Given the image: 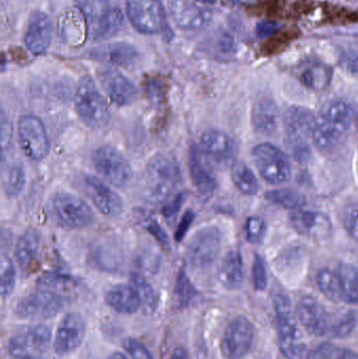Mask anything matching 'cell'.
<instances>
[{
	"mask_svg": "<svg viewBox=\"0 0 358 359\" xmlns=\"http://www.w3.org/2000/svg\"><path fill=\"white\" fill-rule=\"evenodd\" d=\"M354 118L352 107L344 101H332L326 105L313 130L312 141L315 147L322 153L338 147L350 130Z\"/></svg>",
	"mask_w": 358,
	"mask_h": 359,
	"instance_id": "cell-1",
	"label": "cell"
},
{
	"mask_svg": "<svg viewBox=\"0 0 358 359\" xmlns=\"http://www.w3.org/2000/svg\"><path fill=\"white\" fill-rule=\"evenodd\" d=\"M181 172L174 158L156 155L145 168L142 177V194L153 204L165 202L178 187Z\"/></svg>",
	"mask_w": 358,
	"mask_h": 359,
	"instance_id": "cell-2",
	"label": "cell"
},
{
	"mask_svg": "<svg viewBox=\"0 0 358 359\" xmlns=\"http://www.w3.org/2000/svg\"><path fill=\"white\" fill-rule=\"evenodd\" d=\"M75 109L81 121L94 130L105 128L111 121V114L101 93L92 78L80 79L75 95Z\"/></svg>",
	"mask_w": 358,
	"mask_h": 359,
	"instance_id": "cell-3",
	"label": "cell"
},
{
	"mask_svg": "<svg viewBox=\"0 0 358 359\" xmlns=\"http://www.w3.org/2000/svg\"><path fill=\"white\" fill-rule=\"evenodd\" d=\"M48 213L55 224L67 229H81L94 221L90 207L69 192L53 194L48 202Z\"/></svg>",
	"mask_w": 358,
	"mask_h": 359,
	"instance_id": "cell-4",
	"label": "cell"
},
{
	"mask_svg": "<svg viewBox=\"0 0 358 359\" xmlns=\"http://www.w3.org/2000/svg\"><path fill=\"white\" fill-rule=\"evenodd\" d=\"M76 4L85 17L95 40L107 39L123 27V14L113 8L109 0H76Z\"/></svg>",
	"mask_w": 358,
	"mask_h": 359,
	"instance_id": "cell-5",
	"label": "cell"
},
{
	"mask_svg": "<svg viewBox=\"0 0 358 359\" xmlns=\"http://www.w3.org/2000/svg\"><path fill=\"white\" fill-rule=\"evenodd\" d=\"M280 349L287 359H302L305 353L304 341L298 328L291 302L284 294L273 297Z\"/></svg>",
	"mask_w": 358,
	"mask_h": 359,
	"instance_id": "cell-6",
	"label": "cell"
},
{
	"mask_svg": "<svg viewBox=\"0 0 358 359\" xmlns=\"http://www.w3.org/2000/svg\"><path fill=\"white\" fill-rule=\"evenodd\" d=\"M252 158L261 177L271 185H281L291 178V164L287 156L271 143H261L252 151Z\"/></svg>",
	"mask_w": 358,
	"mask_h": 359,
	"instance_id": "cell-7",
	"label": "cell"
},
{
	"mask_svg": "<svg viewBox=\"0 0 358 359\" xmlns=\"http://www.w3.org/2000/svg\"><path fill=\"white\" fill-rule=\"evenodd\" d=\"M52 332L44 325L25 326L17 330L8 341V353L12 358H40L48 352Z\"/></svg>",
	"mask_w": 358,
	"mask_h": 359,
	"instance_id": "cell-8",
	"label": "cell"
},
{
	"mask_svg": "<svg viewBox=\"0 0 358 359\" xmlns=\"http://www.w3.org/2000/svg\"><path fill=\"white\" fill-rule=\"evenodd\" d=\"M92 162L97 174L115 187H125L132 181V166L115 147H99L95 151Z\"/></svg>",
	"mask_w": 358,
	"mask_h": 359,
	"instance_id": "cell-9",
	"label": "cell"
},
{
	"mask_svg": "<svg viewBox=\"0 0 358 359\" xmlns=\"http://www.w3.org/2000/svg\"><path fill=\"white\" fill-rule=\"evenodd\" d=\"M317 118L310 109L303 107H291L284 114L283 123L286 140L296 154L306 153L307 141L312 139Z\"/></svg>",
	"mask_w": 358,
	"mask_h": 359,
	"instance_id": "cell-10",
	"label": "cell"
},
{
	"mask_svg": "<svg viewBox=\"0 0 358 359\" xmlns=\"http://www.w3.org/2000/svg\"><path fill=\"white\" fill-rule=\"evenodd\" d=\"M65 299L46 289H38L19 301L15 313L27 320H48L56 316L64 305Z\"/></svg>",
	"mask_w": 358,
	"mask_h": 359,
	"instance_id": "cell-11",
	"label": "cell"
},
{
	"mask_svg": "<svg viewBox=\"0 0 358 359\" xmlns=\"http://www.w3.org/2000/svg\"><path fill=\"white\" fill-rule=\"evenodd\" d=\"M18 137L23 153L34 161L48 157L50 144L43 122L34 115H25L19 119Z\"/></svg>",
	"mask_w": 358,
	"mask_h": 359,
	"instance_id": "cell-12",
	"label": "cell"
},
{
	"mask_svg": "<svg viewBox=\"0 0 358 359\" xmlns=\"http://www.w3.org/2000/svg\"><path fill=\"white\" fill-rule=\"evenodd\" d=\"M222 246V233L216 226L201 228L187 245V259L195 268H206L216 261Z\"/></svg>",
	"mask_w": 358,
	"mask_h": 359,
	"instance_id": "cell-13",
	"label": "cell"
},
{
	"mask_svg": "<svg viewBox=\"0 0 358 359\" xmlns=\"http://www.w3.org/2000/svg\"><path fill=\"white\" fill-rule=\"evenodd\" d=\"M126 12L134 27L144 34H157L166 25V12L160 0H128Z\"/></svg>",
	"mask_w": 358,
	"mask_h": 359,
	"instance_id": "cell-14",
	"label": "cell"
},
{
	"mask_svg": "<svg viewBox=\"0 0 358 359\" xmlns=\"http://www.w3.org/2000/svg\"><path fill=\"white\" fill-rule=\"evenodd\" d=\"M254 339V329L245 316H237L223 335L221 350L227 359H240L245 356L252 348Z\"/></svg>",
	"mask_w": 358,
	"mask_h": 359,
	"instance_id": "cell-15",
	"label": "cell"
},
{
	"mask_svg": "<svg viewBox=\"0 0 358 359\" xmlns=\"http://www.w3.org/2000/svg\"><path fill=\"white\" fill-rule=\"evenodd\" d=\"M82 183L84 192L99 212L107 217H117L123 212L124 204L121 196L109 188L102 180L85 176Z\"/></svg>",
	"mask_w": 358,
	"mask_h": 359,
	"instance_id": "cell-16",
	"label": "cell"
},
{
	"mask_svg": "<svg viewBox=\"0 0 358 359\" xmlns=\"http://www.w3.org/2000/svg\"><path fill=\"white\" fill-rule=\"evenodd\" d=\"M86 332L83 316L77 312L67 313L61 320L55 335L54 350L58 355H67L79 348Z\"/></svg>",
	"mask_w": 358,
	"mask_h": 359,
	"instance_id": "cell-17",
	"label": "cell"
},
{
	"mask_svg": "<svg viewBox=\"0 0 358 359\" xmlns=\"http://www.w3.org/2000/svg\"><path fill=\"white\" fill-rule=\"evenodd\" d=\"M296 314L301 324L310 334L324 337L331 328V318L325 308L311 297H305L298 302Z\"/></svg>",
	"mask_w": 358,
	"mask_h": 359,
	"instance_id": "cell-18",
	"label": "cell"
},
{
	"mask_svg": "<svg viewBox=\"0 0 358 359\" xmlns=\"http://www.w3.org/2000/svg\"><path fill=\"white\" fill-rule=\"evenodd\" d=\"M101 86L106 93L111 102L118 107L132 104L137 97L138 90L128 78L115 69H105L99 74Z\"/></svg>",
	"mask_w": 358,
	"mask_h": 359,
	"instance_id": "cell-19",
	"label": "cell"
},
{
	"mask_svg": "<svg viewBox=\"0 0 358 359\" xmlns=\"http://www.w3.org/2000/svg\"><path fill=\"white\" fill-rule=\"evenodd\" d=\"M294 229L303 236L323 238L331 232L332 224L323 212L311 210H296L290 215Z\"/></svg>",
	"mask_w": 358,
	"mask_h": 359,
	"instance_id": "cell-20",
	"label": "cell"
},
{
	"mask_svg": "<svg viewBox=\"0 0 358 359\" xmlns=\"http://www.w3.org/2000/svg\"><path fill=\"white\" fill-rule=\"evenodd\" d=\"M50 33L52 31L48 16L42 12L33 13L25 32V46L33 54H44L50 46Z\"/></svg>",
	"mask_w": 358,
	"mask_h": 359,
	"instance_id": "cell-21",
	"label": "cell"
},
{
	"mask_svg": "<svg viewBox=\"0 0 358 359\" xmlns=\"http://www.w3.org/2000/svg\"><path fill=\"white\" fill-rule=\"evenodd\" d=\"M252 121L254 130L259 134L263 136L275 134L280 121V111L277 103L269 97L259 99L252 109Z\"/></svg>",
	"mask_w": 358,
	"mask_h": 359,
	"instance_id": "cell-22",
	"label": "cell"
},
{
	"mask_svg": "<svg viewBox=\"0 0 358 359\" xmlns=\"http://www.w3.org/2000/svg\"><path fill=\"white\" fill-rule=\"evenodd\" d=\"M170 13L178 27L184 29H201L209 19L205 11L189 0H172Z\"/></svg>",
	"mask_w": 358,
	"mask_h": 359,
	"instance_id": "cell-23",
	"label": "cell"
},
{
	"mask_svg": "<svg viewBox=\"0 0 358 359\" xmlns=\"http://www.w3.org/2000/svg\"><path fill=\"white\" fill-rule=\"evenodd\" d=\"M92 57L109 65L130 67L134 65L138 59V52L130 44L117 42L94 48L92 50Z\"/></svg>",
	"mask_w": 358,
	"mask_h": 359,
	"instance_id": "cell-24",
	"label": "cell"
},
{
	"mask_svg": "<svg viewBox=\"0 0 358 359\" xmlns=\"http://www.w3.org/2000/svg\"><path fill=\"white\" fill-rule=\"evenodd\" d=\"M85 17L79 8H69L65 11L58 20V29L61 36L67 43L80 46L86 37Z\"/></svg>",
	"mask_w": 358,
	"mask_h": 359,
	"instance_id": "cell-25",
	"label": "cell"
},
{
	"mask_svg": "<svg viewBox=\"0 0 358 359\" xmlns=\"http://www.w3.org/2000/svg\"><path fill=\"white\" fill-rule=\"evenodd\" d=\"M189 174L193 186L201 196H210L216 188V180L202 161L201 151L193 145L189 153Z\"/></svg>",
	"mask_w": 358,
	"mask_h": 359,
	"instance_id": "cell-26",
	"label": "cell"
},
{
	"mask_svg": "<svg viewBox=\"0 0 358 359\" xmlns=\"http://www.w3.org/2000/svg\"><path fill=\"white\" fill-rule=\"evenodd\" d=\"M106 303L120 314H134L141 308V299L132 285H117L106 294Z\"/></svg>",
	"mask_w": 358,
	"mask_h": 359,
	"instance_id": "cell-27",
	"label": "cell"
},
{
	"mask_svg": "<svg viewBox=\"0 0 358 359\" xmlns=\"http://www.w3.org/2000/svg\"><path fill=\"white\" fill-rule=\"evenodd\" d=\"M333 69L325 63L307 62L298 71V80L305 88L313 90H324L330 86Z\"/></svg>",
	"mask_w": 358,
	"mask_h": 359,
	"instance_id": "cell-28",
	"label": "cell"
},
{
	"mask_svg": "<svg viewBox=\"0 0 358 359\" xmlns=\"http://www.w3.org/2000/svg\"><path fill=\"white\" fill-rule=\"evenodd\" d=\"M219 280L225 288L230 290L241 287L244 280V263L239 251L233 250L227 253L221 265Z\"/></svg>",
	"mask_w": 358,
	"mask_h": 359,
	"instance_id": "cell-29",
	"label": "cell"
},
{
	"mask_svg": "<svg viewBox=\"0 0 358 359\" xmlns=\"http://www.w3.org/2000/svg\"><path fill=\"white\" fill-rule=\"evenodd\" d=\"M40 246V234L35 228L25 230L17 241L15 257L21 269H27L37 255Z\"/></svg>",
	"mask_w": 358,
	"mask_h": 359,
	"instance_id": "cell-30",
	"label": "cell"
},
{
	"mask_svg": "<svg viewBox=\"0 0 358 359\" xmlns=\"http://www.w3.org/2000/svg\"><path fill=\"white\" fill-rule=\"evenodd\" d=\"M201 153L206 154L214 159L228 157L231 151V140L225 133L219 130H208L204 132L200 140Z\"/></svg>",
	"mask_w": 358,
	"mask_h": 359,
	"instance_id": "cell-31",
	"label": "cell"
},
{
	"mask_svg": "<svg viewBox=\"0 0 358 359\" xmlns=\"http://www.w3.org/2000/svg\"><path fill=\"white\" fill-rule=\"evenodd\" d=\"M338 276L342 287L343 302L358 304V268L352 264L338 266Z\"/></svg>",
	"mask_w": 358,
	"mask_h": 359,
	"instance_id": "cell-32",
	"label": "cell"
},
{
	"mask_svg": "<svg viewBox=\"0 0 358 359\" xmlns=\"http://www.w3.org/2000/svg\"><path fill=\"white\" fill-rule=\"evenodd\" d=\"M231 179L235 187L245 196H254L260 189L256 175L244 162H235L233 164L231 168Z\"/></svg>",
	"mask_w": 358,
	"mask_h": 359,
	"instance_id": "cell-33",
	"label": "cell"
},
{
	"mask_svg": "<svg viewBox=\"0 0 358 359\" xmlns=\"http://www.w3.org/2000/svg\"><path fill=\"white\" fill-rule=\"evenodd\" d=\"M27 182L25 168L20 162H12L8 164L2 176V186L8 198L18 196L22 192Z\"/></svg>",
	"mask_w": 358,
	"mask_h": 359,
	"instance_id": "cell-34",
	"label": "cell"
},
{
	"mask_svg": "<svg viewBox=\"0 0 358 359\" xmlns=\"http://www.w3.org/2000/svg\"><path fill=\"white\" fill-rule=\"evenodd\" d=\"M39 288L46 289L67 301L69 295L76 290V282L69 276L60 273H48L40 278Z\"/></svg>",
	"mask_w": 358,
	"mask_h": 359,
	"instance_id": "cell-35",
	"label": "cell"
},
{
	"mask_svg": "<svg viewBox=\"0 0 358 359\" xmlns=\"http://www.w3.org/2000/svg\"><path fill=\"white\" fill-rule=\"evenodd\" d=\"M265 198L268 202L289 210H300L306 204L304 194L290 188L269 190Z\"/></svg>",
	"mask_w": 358,
	"mask_h": 359,
	"instance_id": "cell-36",
	"label": "cell"
},
{
	"mask_svg": "<svg viewBox=\"0 0 358 359\" xmlns=\"http://www.w3.org/2000/svg\"><path fill=\"white\" fill-rule=\"evenodd\" d=\"M130 284L138 292L143 312L147 316H151L158 307V297L155 289L147 282L144 276L139 273L132 274Z\"/></svg>",
	"mask_w": 358,
	"mask_h": 359,
	"instance_id": "cell-37",
	"label": "cell"
},
{
	"mask_svg": "<svg viewBox=\"0 0 358 359\" xmlns=\"http://www.w3.org/2000/svg\"><path fill=\"white\" fill-rule=\"evenodd\" d=\"M317 284L321 292L332 302L343 301L342 287L338 272L327 268L319 270L317 276Z\"/></svg>",
	"mask_w": 358,
	"mask_h": 359,
	"instance_id": "cell-38",
	"label": "cell"
},
{
	"mask_svg": "<svg viewBox=\"0 0 358 359\" xmlns=\"http://www.w3.org/2000/svg\"><path fill=\"white\" fill-rule=\"evenodd\" d=\"M307 359H358V354L352 350L325 343L312 350Z\"/></svg>",
	"mask_w": 358,
	"mask_h": 359,
	"instance_id": "cell-39",
	"label": "cell"
},
{
	"mask_svg": "<svg viewBox=\"0 0 358 359\" xmlns=\"http://www.w3.org/2000/svg\"><path fill=\"white\" fill-rule=\"evenodd\" d=\"M16 284V269L14 263L6 255L0 259V293L1 297H10Z\"/></svg>",
	"mask_w": 358,
	"mask_h": 359,
	"instance_id": "cell-40",
	"label": "cell"
},
{
	"mask_svg": "<svg viewBox=\"0 0 358 359\" xmlns=\"http://www.w3.org/2000/svg\"><path fill=\"white\" fill-rule=\"evenodd\" d=\"M338 63L346 73L358 78V42H350L343 46Z\"/></svg>",
	"mask_w": 358,
	"mask_h": 359,
	"instance_id": "cell-41",
	"label": "cell"
},
{
	"mask_svg": "<svg viewBox=\"0 0 358 359\" xmlns=\"http://www.w3.org/2000/svg\"><path fill=\"white\" fill-rule=\"evenodd\" d=\"M174 293H176L177 301L181 307H186L197 294L195 287L191 284V280L185 273L184 270H181L179 272Z\"/></svg>",
	"mask_w": 358,
	"mask_h": 359,
	"instance_id": "cell-42",
	"label": "cell"
},
{
	"mask_svg": "<svg viewBox=\"0 0 358 359\" xmlns=\"http://www.w3.org/2000/svg\"><path fill=\"white\" fill-rule=\"evenodd\" d=\"M357 324V318L355 316V314H344L338 320H334L332 323L329 334H331V337H338V339L347 337V335L350 334L354 330Z\"/></svg>",
	"mask_w": 358,
	"mask_h": 359,
	"instance_id": "cell-43",
	"label": "cell"
},
{
	"mask_svg": "<svg viewBox=\"0 0 358 359\" xmlns=\"http://www.w3.org/2000/svg\"><path fill=\"white\" fill-rule=\"evenodd\" d=\"M266 229V223L262 217H248L246 222V238L252 244H259L264 238Z\"/></svg>",
	"mask_w": 358,
	"mask_h": 359,
	"instance_id": "cell-44",
	"label": "cell"
},
{
	"mask_svg": "<svg viewBox=\"0 0 358 359\" xmlns=\"http://www.w3.org/2000/svg\"><path fill=\"white\" fill-rule=\"evenodd\" d=\"M342 221L351 238L358 241V201L345 207L342 213Z\"/></svg>",
	"mask_w": 358,
	"mask_h": 359,
	"instance_id": "cell-45",
	"label": "cell"
},
{
	"mask_svg": "<svg viewBox=\"0 0 358 359\" xmlns=\"http://www.w3.org/2000/svg\"><path fill=\"white\" fill-rule=\"evenodd\" d=\"M252 280L254 288L258 291H263L267 286V272L264 261L259 255H254V265H252Z\"/></svg>",
	"mask_w": 358,
	"mask_h": 359,
	"instance_id": "cell-46",
	"label": "cell"
},
{
	"mask_svg": "<svg viewBox=\"0 0 358 359\" xmlns=\"http://www.w3.org/2000/svg\"><path fill=\"white\" fill-rule=\"evenodd\" d=\"M123 348L132 359H153L146 346L138 339H130V337L124 339Z\"/></svg>",
	"mask_w": 358,
	"mask_h": 359,
	"instance_id": "cell-47",
	"label": "cell"
},
{
	"mask_svg": "<svg viewBox=\"0 0 358 359\" xmlns=\"http://www.w3.org/2000/svg\"><path fill=\"white\" fill-rule=\"evenodd\" d=\"M146 229L164 249H170V238H168L166 232L164 231L163 228L155 219H151V221L149 222V224L146 225Z\"/></svg>",
	"mask_w": 358,
	"mask_h": 359,
	"instance_id": "cell-48",
	"label": "cell"
},
{
	"mask_svg": "<svg viewBox=\"0 0 358 359\" xmlns=\"http://www.w3.org/2000/svg\"><path fill=\"white\" fill-rule=\"evenodd\" d=\"M193 219H195V212L187 210L185 215H183L182 219L179 223L178 228H177L176 233H174V240L177 242H181L184 238L187 231L191 228V224H193Z\"/></svg>",
	"mask_w": 358,
	"mask_h": 359,
	"instance_id": "cell-49",
	"label": "cell"
},
{
	"mask_svg": "<svg viewBox=\"0 0 358 359\" xmlns=\"http://www.w3.org/2000/svg\"><path fill=\"white\" fill-rule=\"evenodd\" d=\"M279 29V25L273 21H261L256 25V35L260 38H266L273 35Z\"/></svg>",
	"mask_w": 358,
	"mask_h": 359,
	"instance_id": "cell-50",
	"label": "cell"
},
{
	"mask_svg": "<svg viewBox=\"0 0 358 359\" xmlns=\"http://www.w3.org/2000/svg\"><path fill=\"white\" fill-rule=\"evenodd\" d=\"M11 138H12V128H11L10 122L6 120L4 114H2L1 119V145L2 156L6 154V147L10 145Z\"/></svg>",
	"mask_w": 358,
	"mask_h": 359,
	"instance_id": "cell-51",
	"label": "cell"
},
{
	"mask_svg": "<svg viewBox=\"0 0 358 359\" xmlns=\"http://www.w3.org/2000/svg\"><path fill=\"white\" fill-rule=\"evenodd\" d=\"M183 196L182 194H178L172 202L168 203L163 208L164 217L167 219H172V217L177 215L180 210L181 205H182Z\"/></svg>",
	"mask_w": 358,
	"mask_h": 359,
	"instance_id": "cell-52",
	"label": "cell"
},
{
	"mask_svg": "<svg viewBox=\"0 0 358 359\" xmlns=\"http://www.w3.org/2000/svg\"><path fill=\"white\" fill-rule=\"evenodd\" d=\"M168 359H189L188 353L184 348H177Z\"/></svg>",
	"mask_w": 358,
	"mask_h": 359,
	"instance_id": "cell-53",
	"label": "cell"
},
{
	"mask_svg": "<svg viewBox=\"0 0 358 359\" xmlns=\"http://www.w3.org/2000/svg\"><path fill=\"white\" fill-rule=\"evenodd\" d=\"M109 359H128L126 358L125 355H124L123 353H121V352H115V353L111 354V358Z\"/></svg>",
	"mask_w": 358,
	"mask_h": 359,
	"instance_id": "cell-54",
	"label": "cell"
},
{
	"mask_svg": "<svg viewBox=\"0 0 358 359\" xmlns=\"http://www.w3.org/2000/svg\"><path fill=\"white\" fill-rule=\"evenodd\" d=\"M355 123H357V128L358 130V113H357V115L355 116Z\"/></svg>",
	"mask_w": 358,
	"mask_h": 359,
	"instance_id": "cell-55",
	"label": "cell"
},
{
	"mask_svg": "<svg viewBox=\"0 0 358 359\" xmlns=\"http://www.w3.org/2000/svg\"><path fill=\"white\" fill-rule=\"evenodd\" d=\"M200 1H203V2H214V0H200Z\"/></svg>",
	"mask_w": 358,
	"mask_h": 359,
	"instance_id": "cell-56",
	"label": "cell"
},
{
	"mask_svg": "<svg viewBox=\"0 0 358 359\" xmlns=\"http://www.w3.org/2000/svg\"><path fill=\"white\" fill-rule=\"evenodd\" d=\"M21 359H40V358H25Z\"/></svg>",
	"mask_w": 358,
	"mask_h": 359,
	"instance_id": "cell-57",
	"label": "cell"
}]
</instances>
